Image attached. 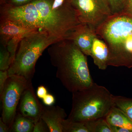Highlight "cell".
Returning a JSON list of instances; mask_svg holds the SVG:
<instances>
[{"instance_id": "6da1fadb", "label": "cell", "mask_w": 132, "mask_h": 132, "mask_svg": "<svg viewBox=\"0 0 132 132\" xmlns=\"http://www.w3.org/2000/svg\"><path fill=\"white\" fill-rule=\"evenodd\" d=\"M54 1L34 0L19 7L3 4L1 7V19H8L27 28L46 31L60 40L67 39L81 23L68 0L57 9L53 8Z\"/></svg>"}, {"instance_id": "7a4b0ae2", "label": "cell", "mask_w": 132, "mask_h": 132, "mask_svg": "<svg viewBox=\"0 0 132 132\" xmlns=\"http://www.w3.org/2000/svg\"><path fill=\"white\" fill-rule=\"evenodd\" d=\"M48 53L51 64L57 69L56 77L69 92L82 90L94 82L86 55L72 40H61L53 43Z\"/></svg>"}, {"instance_id": "3957f363", "label": "cell", "mask_w": 132, "mask_h": 132, "mask_svg": "<svg viewBox=\"0 0 132 132\" xmlns=\"http://www.w3.org/2000/svg\"><path fill=\"white\" fill-rule=\"evenodd\" d=\"M96 34L105 42L108 65L132 68V17L113 15L97 29Z\"/></svg>"}, {"instance_id": "277c9868", "label": "cell", "mask_w": 132, "mask_h": 132, "mask_svg": "<svg viewBox=\"0 0 132 132\" xmlns=\"http://www.w3.org/2000/svg\"><path fill=\"white\" fill-rule=\"evenodd\" d=\"M72 106L67 119L87 121L105 118L114 106L113 95L94 82L89 87L72 93Z\"/></svg>"}, {"instance_id": "5b68a950", "label": "cell", "mask_w": 132, "mask_h": 132, "mask_svg": "<svg viewBox=\"0 0 132 132\" xmlns=\"http://www.w3.org/2000/svg\"><path fill=\"white\" fill-rule=\"evenodd\" d=\"M59 40L42 30L26 35L20 42L14 60L8 70L9 76H20L32 80L38 59L47 48Z\"/></svg>"}, {"instance_id": "8992f818", "label": "cell", "mask_w": 132, "mask_h": 132, "mask_svg": "<svg viewBox=\"0 0 132 132\" xmlns=\"http://www.w3.org/2000/svg\"><path fill=\"white\" fill-rule=\"evenodd\" d=\"M31 80L20 76H10L0 94L2 103L1 118L9 126L10 130L16 116V108L22 95L32 82Z\"/></svg>"}, {"instance_id": "52a82bcc", "label": "cell", "mask_w": 132, "mask_h": 132, "mask_svg": "<svg viewBox=\"0 0 132 132\" xmlns=\"http://www.w3.org/2000/svg\"><path fill=\"white\" fill-rule=\"evenodd\" d=\"M76 12L79 20L97 29L112 15L106 0H68Z\"/></svg>"}, {"instance_id": "ba28073f", "label": "cell", "mask_w": 132, "mask_h": 132, "mask_svg": "<svg viewBox=\"0 0 132 132\" xmlns=\"http://www.w3.org/2000/svg\"><path fill=\"white\" fill-rule=\"evenodd\" d=\"M43 108L36 95L31 82L22 95L19 113L35 123L41 118Z\"/></svg>"}, {"instance_id": "9c48e42d", "label": "cell", "mask_w": 132, "mask_h": 132, "mask_svg": "<svg viewBox=\"0 0 132 132\" xmlns=\"http://www.w3.org/2000/svg\"><path fill=\"white\" fill-rule=\"evenodd\" d=\"M97 35L96 31L92 27L81 23L75 29L67 39L72 40L86 56H90L93 41Z\"/></svg>"}, {"instance_id": "30bf717a", "label": "cell", "mask_w": 132, "mask_h": 132, "mask_svg": "<svg viewBox=\"0 0 132 132\" xmlns=\"http://www.w3.org/2000/svg\"><path fill=\"white\" fill-rule=\"evenodd\" d=\"M0 24L1 44L5 46L10 40L20 42L27 35L39 30L25 27L7 19H1Z\"/></svg>"}, {"instance_id": "8fae6325", "label": "cell", "mask_w": 132, "mask_h": 132, "mask_svg": "<svg viewBox=\"0 0 132 132\" xmlns=\"http://www.w3.org/2000/svg\"><path fill=\"white\" fill-rule=\"evenodd\" d=\"M67 114L64 109L59 106L44 107L41 118L47 125L50 132H62V121Z\"/></svg>"}, {"instance_id": "7c38bea8", "label": "cell", "mask_w": 132, "mask_h": 132, "mask_svg": "<svg viewBox=\"0 0 132 132\" xmlns=\"http://www.w3.org/2000/svg\"><path fill=\"white\" fill-rule=\"evenodd\" d=\"M109 54V50L106 43L97 35L93 41L90 56L99 69L105 70L108 67Z\"/></svg>"}, {"instance_id": "4fadbf2b", "label": "cell", "mask_w": 132, "mask_h": 132, "mask_svg": "<svg viewBox=\"0 0 132 132\" xmlns=\"http://www.w3.org/2000/svg\"><path fill=\"white\" fill-rule=\"evenodd\" d=\"M105 119L110 126L127 128L132 131V122L123 111L116 107L112 109Z\"/></svg>"}, {"instance_id": "5bb4252c", "label": "cell", "mask_w": 132, "mask_h": 132, "mask_svg": "<svg viewBox=\"0 0 132 132\" xmlns=\"http://www.w3.org/2000/svg\"><path fill=\"white\" fill-rule=\"evenodd\" d=\"M34 122L18 113L16 115L10 131L13 132H33Z\"/></svg>"}, {"instance_id": "9a60e30c", "label": "cell", "mask_w": 132, "mask_h": 132, "mask_svg": "<svg viewBox=\"0 0 132 132\" xmlns=\"http://www.w3.org/2000/svg\"><path fill=\"white\" fill-rule=\"evenodd\" d=\"M62 125V132H91L88 121H72L65 119Z\"/></svg>"}, {"instance_id": "2e32d148", "label": "cell", "mask_w": 132, "mask_h": 132, "mask_svg": "<svg viewBox=\"0 0 132 132\" xmlns=\"http://www.w3.org/2000/svg\"><path fill=\"white\" fill-rule=\"evenodd\" d=\"M114 106L123 111L132 122V98L113 95Z\"/></svg>"}, {"instance_id": "e0dca14e", "label": "cell", "mask_w": 132, "mask_h": 132, "mask_svg": "<svg viewBox=\"0 0 132 132\" xmlns=\"http://www.w3.org/2000/svg\"><path fill=\"white\" fill-rule=\"evenodd\" d=\"M91 132H112L105 118L89 121Z\"/></svg>"}, {"instance_id": "ac0fdd59", "label": "cell", "mask_w": 132, "mask_h": 132, "mask_svg": "<svg viewBox=\"0 0 132 132\" xmlns=\"http://www.w3.org/2000/svg\"><path fill=\"white\" fill-rule=\"evenodd\" d=\"M12 64L10 54L6 46L1 44L0 71H8Z\"/></svg>"}, {"instance_id": "d6986e66", "label": "cell", "mask_w": 132, "mask_h": 132, "mask_svg": "<svg viewBox=\"0 0 132 132\" xmlns=\"http://www.w3.org/2000/svg\"><path fill=\"white\" fill-rule=\"evenodd\" d=\"M112 14H121L129 0H106Z\"/></svg>"}, {"instance_id": "ffe728a7", "label": "cell", "mask_w": 132, "mask_h": 132, "mask_svg": "<svg viewBox=\"0 0 132 132\" xmlns=\"http://www.w3.org/2000/svg\"><path fill=\"white\" fill-rule=\"evenodd\" d=\"M49 132V128L45 121L41 118L34 123L33 132Z\"/></svg>"}, {"instance_id": "44dd1931", "label": "cell", "mask_w": 132, "mask_h": 132, "mask_svg": "<svg viewBox=\"0 0 132 132\" xmlns=\"http://www.w3.org/2000/svg\"><path fill=\"white\" fill-rule=\"evenodd\" d=\"M9 76L8 71H0V94L3 91Z\"/></svg>"}, {"instance_id": "7402d4cb", "label": "cell", "mask_w": 132, "mask_h": 132, "mask_svg": "<svg viewBox=\"0 0 132 132\" xmlns=\"http://www.w3.org/2000/svg\"><path fill=\"white\" fill-rule=\"evenodd\" d=\"M34 0H7L6 3L7 5L19 7L27 5Z\"/></svg>"}, {"instance_id": "603a6c76", "label": "cell", "mask_w": 132, "mask_h": 132, "mask_svg": "<svg viewBox=\"0 0 132 132\" xmlns=\"http://www.w3.org/2000/svg\"><path fill=\"white\" fill-rule=\"evenodd\" d=\"M43 103L47 106L53 105L55 102V98L53 95L48 93L42 99Z\"/></svg>"}, {"instance_id": "cb8c5ba5", "label": "cell", "mask_w": 132, "mask_h": 132, "mask_svg": "<svg viewBox=\"0 0 132 132\" xmlns=\"http://www.w3.org/2000/svg\"><path fill=\"white\" fill-rule=\"evenodd\" d=\"M48 94L46 88L44 86L38 87L36 91V95L39 98L42 99Z\"/></svg>"}, {"instance_id": "d4e9b609", "label": "cell", "mask_w": 132, "mask_h": 132, "mask_svg": "<svg viewBox=\"0 0 132 132\" xmlns=\"http://www.w3.org/2000/svg\"><path fill=\"white\" fill-rule=\"evenodd\" d=\"M121 14L126 15L132 17V0H129Z\"/></svg>"}, {"instance_id": "484cf974", "label": "cell", "mask_w": 132, "mask_h": 132, "mask_svg": "<svg viewBox=\"0 0 132 132\" xmlns=\"http://www.w3.org/2000/svg\"><path fill=\"white\" fill-rule=\"evenodd\" d=\"M10 130L9 127L0 118V132H7Z\"/></svg>"}, {"instance_id": "4316f807", "label": "cell", "mask_w": 132, "mask_h": 132, "mask_svg": "<svg viewBox=\"0 0 132 132\" xmlns=\"http://www.w3.org/2000/svg\"><path fill=\"white\" fill-rule=\"evenodd\" d=\"M110 126L112 132H132L131 130L127 128L114 126Z\"/></svg>"}, {"instance_id": "83f0119b", "label": "cell", "mask_w": 132, "mask_h": 132, "mask_svg": "<svg viewBox=\"0 0 132 132\" xmlns=\"http://www.w3.org/2000/svg\"><path fill=\"white\" fill-rule=\"evenodd\" d=\"M65 0H54L53 5V9H57L60 7L64 4Z\"/></svg>"}, {"instance_id": "f1b7e54d", "label": "cell", "mask_w": 132, "mask_h": 132, "mask_svg": "<svg viewBox=\"0 0 132 132\" xmlns=\"http://www.w3.org/2000/svg\"><path fill=\"white\" fill-rule=\"evenodd\" d=\"M7 0H0V2H1V5H3V4H5L6 3V1Z\"/></svg>"}]
</instances>
